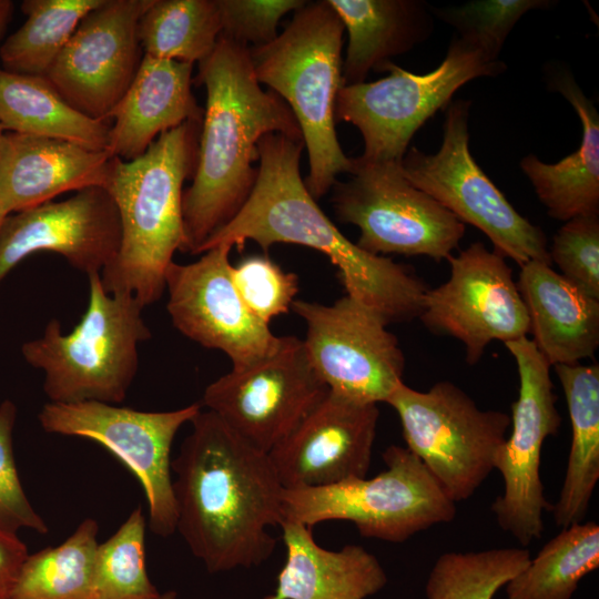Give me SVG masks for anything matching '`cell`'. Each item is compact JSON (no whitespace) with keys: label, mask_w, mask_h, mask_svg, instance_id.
Returning a JSON list of instances; mask_svg holds the SVG:
<instances>
[{"label":"cell","mask_w":599,"mask_h":599,"mask_svg":"<svg viewBox=\"0 0 599 599\" xmlns=\"http://www.w3.org/2000/svg\"><path fill=\"white\" fill-rule=\"evenodd\" d=\"M197 82L206 90L193 182L183 192L184 253L227 224L248 199L257 169L258 141L268 133L302 139L285 101L257 81L250 48L220 35L199 63Z\"/></svg>","instance_id":"3957f363"},{"label":"cell","mask_w":599,"mask_h":599,"mask_svg":"<svg viewBox=\"0 0 599 599\" xmlns=\"http://www.w3.org/2000/svg\"><path fill=\"white\" fill-rule=\"evenodd\" d=\"M519 375V393L511 405V432L499 448L494 469L504 480V491L491 504L498 526L522 547L538 540L545 530L544 512L551 505L544 494L540 460L547 437L561 425L550 364L527 336L505 343Z\"/></svg>","instance_id":"4fadbf2b"},{"label":"cell","mask_w":599,"mask_h":599,"mask_svg":"<svg viewBox=\"0 0 599 599\" xmlns=\"http://www.w3.org/2000/svg\"><path fill=\"white\" fill-rule=\"evenodd\" d=\"M17 406L10 399L0 404V529L17 534L31 529L47 534L49 528L29 501L20 481L13 453Z\"/></svg>","instance_id":"74e56055"},{"label":"cell","mask_w":599,"mask_h":599,"mask_svg":"<svg viewBox=\"0 0 599 599\" xmlns=\"http://www.w3.org/2000/svg\"><path fill=\"white\" fill-rule=\"evenodd\" d=\"M400 420L407 448L415 454L454 501L470 498L494 470L507 438L510 416L483 410L448 380L427 392L402 382L386 400Z\"/></svg>","instance_id":"9c48e42d"},{"label":"cell","mask_w":599,"mask_h":599,"mask_svg":"<svg viewBox=\"0 0 599 599\" xmlns=\"http://www.w3.org/2000/svg\"><path fill=\"white\" fill-rule=\"evenodd\" d=\"M4 131L2 130V128L0 126V141H1V138L3 135Z\"/></svg>","instance_id":"ee69618b"},{"label":"cell","mask_w":599,"mask_h":599,"mask_svg":"<svg viewBox=\"0 0 599 599\" xmlns=\"http://www.w3.org/2000/svg\"><path fill=\"white\" fill-rule=\"evenodd\" d=\"M599 567V525L562 528L505 587L508 599H570L580 580Z\"/></svg>","instance_id":"f546056e"},{"label":"cell","mask_w":599,"mask_h":599,"mask_svg":"<svg viewBox=\"0 0 599 599\" xmlns=\"http://www.w3.org/2000/svg\"><path fill=\"white\" fill-rule=\"evenodd\" d=\"M530 552L521 548H493L445 552L435 561L427 582V599H494L497 591L527 567Z\"/></svg>","instance_id":"d6a6232c"},{"label":"cell","mask_w":599,"mask_h":599,"mask_svg":"<svg viewBox=\"0 0 599 599\" xmlns=\"http://www.w3.org/2000/svg\"><path fill=\"white\" fill-rule=\"evenodd\" d=\"M291 308L305 323L307 356L331 393L386 403L403 382L405 357L376 312L346 294L331 305L295 300Z\"/></svg>","instance_id":"5bb4252c"},{"label":"cell","mask_w":599,"mask_h":599,"mask_svg":"<svg viewBox=\"0 0 599 599\" xmlns=\"http://www.w3.org/2000/svg\"><path fill=\"white\" fill-rule=\"evenodd\" d=\"M302 0H217L222 32L248 48L265 45L278 35L280 20L300 9Z\"/></svg>","instance_id":"f35d334b"},{"label":"cell","mask_w":599,"mask_h":599,"mask_svg":"<svg viewBox=\"0 0 599 599\" xmlns=\"http://www.w3.org/2000/svg\"><path fill=\"white\" fill-rule=\"evenodd\" d=\"M379 409L328 390L270 453L284 489L331 486L364 478L372 463Z\"/></svg>","instance_id":"ffe728a7"},{"label":"cell","mask_w":599,"mask_h":599,"mask_svg":"<svg viewBox=\"0 0 599 599\" xmlns=\"http://www.w3.org/2000/svg\"><path fill=\"white\" fill-rule=\"evenodd\" d=\"M113 156L45 136L4 132L0 141V203L6 215L69 192L105 185Z\"/></svg>","instance_id":"44dd1931"},{"label":"cell","mask_w":599,"mask_h":599,"mask_svg":"<svg viewBox=\"0 0 599 599\" xmlns=\"http://www.w3.org/2000/svg\"><path fill=\"white\" fill-rule=\"evenodd\" d=\"M549 255L562 276L599 298V214L565 222L554 236Z\"/></svg>","instance_id":"d590c367"},{"label":"cell","mask_w":599,"mask_h":599,"mask_svg":"<svg viewBox=\"0 0 599 599\" xmlns=\"http://www.w3.org/2000/svg\"><path fill=\"white\" fill-rule=\"evenodd\" d=\"M219 245L165 273L166 309L173 326L203 347L224 353L232 369L247 368L272 354L281 336L242 301L232 280L230 252Z\"/></svg>","instance_id":"e0dca14e"},{"label":"cell","mask_w":599,"mask_h":599,"mask_svg":"<svg viewBox=\"0 0 599 599\" xmlns=\"http://www.w3.org/2000/svg\"><path fill=\"white\" fill-rule=\"evenodd\" d=\"M0 126L3 131L69 141L106 151L110 124L67 103L45 77L0 67Z\"/></svg>","instance_id":"83f0119b"},{"label":"cell","mask_w":599,"mask_h":599,"mask_svg":"<svg viewBox=\"0 0 599 599\" xmlns=\"http://www.w3.org/2000/svg\"><path fill=\"white\" fill-rule=\"evenodd\" d=\"M158 599H176V592L175 591H166L164 593H161Z\"/></svg>","instance_id":"b9f144b4"},{"label":"cell","mask_w":599,"mask_h":599,"mask_svg":"<svg viewBox=\"0 0 599 599\" xmlns=\"http://www.w3.org/2000/svg\"><path fill=\"white\" fill-rule=\"evenodd\" d=\"M28 555L27 546L17 534L0 529V599H10Z\"/></svg>","instance_id":"ab89813d"},{"label":"cell","mask_w":599,"mask_h":599,"mask_svg":"<svg viewBox=\"0 0 599 599\" xmlns=\"http://www.w3.org/2000/svg\"><path fill=\"white\" fill-rule=\"evenodd\" d=\"M171 463L176 531L211 573L257 567L276 547L272 527L283 521V486L265 454L210 410Z\"/></svg>","instance_id":"6da1fadb"},{"label":"cell","mask_w":599,"mask_h":599,"mask_svg":"<svg viewBox=\"0 0 599 599\" xmlns=\"http://www.w3.org/2000/svg\"><path fill=\"white\" fill-rule=\"evenodd\" d=\"M102 0H24L27 19L0 47L7 71L45 77L81 20Z\"/></svg>","instance_id":"1f68e13d"},{"label":"cell","mask_w":599,"mask_h":599,"mask_svg":"<svg viewBox=\"0 0 599 599\" xmlns=\"http://www.w3.org/2000/svg\"><path fill=\"white\" fill-rule=\"evenodd\" d=\"M348 32L343 84L364 82L389 58L410 50L429 31L426 7L413 0H327Z\"/></svg>","instance_id":"484cf974"},{"label":"cell","mask_w":599,"mask_h":599,"mask_svg":"<svg viewBox=\"0 0 599 599\" xmlns=\"http://www.w3.org/2000/svg\"><path fill=\"white\" fill-rule=\"evenodd\" d=\"M351 177L336 181L332 203L338 221L358 227L357 245L385 256L447 260L465 234V224L413 186L400 163L352 159Z\"/></svg>","instance_id":"8fae6325"},{"label":"cell","mask_w":599,"mask_h":599,"mask_svg":"<svg viewBox=\"0 0 599 599\" xmlns=\"http://www.w3.org/2000/svg\"><path fill=\"white\" fill-rule=\"evenodd\" d=\"M506 65L476 38L456 34L443 62L416 74L393 62L379 71L389 75L374 82L343 85L336 98L335 121L355 125L364 140L358 160L400 163L420 126L444 109L468 81L496 77Z\"/></svg>","instance_id":"52a82bcc"},{"label":"cell","mask_w":599,"mask_h":599,"mask_svg":"<svg viewBox=\"0 0 599 599\" xmlns=\"http://www.w3.org/2000/svg\"><path fill=\"white\" fill-rule=\"evenodd\" d=\"M201 123L162 133L139 158H113L104 189L120 216L121 243L101 273L106 293H130L145 307L165 290V273L185 244L183 183L194 173Z\"/></svg>","instance_id":"277c9868"},{"label":"cell","mask_w":599,"mask_h":599,"mask_svg":"<svg viewBox=\"0 0 599 599\" xmlns=\"http://www.w3.org/2000/svg\"><path fill=\"white\" fill-rule=\"evenodd\" d=\"M13 3L10 0H0V39L12 16Z\"/></svg>","instance_id":"60d3db41"},{"label":"cell","mask_w":599,"mask_h":599,"mask_svg":"<svg viewBox=\"0 0 599 599\" xmlns=\"http://www.w3.org/2000/svg\"><path fill=\"white\" fill-rule=\"evenodd\" d=\"M201 409L199 403L169 412H142L94 400L49 402L38 419L49 434L90 439L118 458L143 488L151 531L167 537L176 531L171 447L180 428Z\"/></svg>","instance_id":"7c38bea8"},{"label":"cell","mask_w":599,"mask_h":599,"mask_svg":"<svg viewBox=\"0 0 599 599\" xmlns=\"http://www.w3.org/2000/svg\"><path fill=\"white\" fill-rule=\"evenodd\" d=\"M89 302L69 333L52 318L41 337L26 342V362L44 374L51 403H122L139 368V345L151 337L144 306L130 293H106L100 273L88 275Z\"/></svg>","instance_id":"8992f818"},{"label":"cell","mask_w":599,"mask_h":599,"mask_svg":"<svg viewBox=\"0 0 599 599\" xmlns=\"http://www.w3.org/2000/svg\"><path fill=\"white\" fill-rule=\"evenodd\" d=\"M145 517L135 508L119 529L99 544L94 564V599H158L160 592L145 565Z\"/></svg>","instance_id":"836d02e7"},{"label":"cell","mask_w":599,"mask_h":599,"mask_svg":"<svg viewBox=\"0 0 599 599\" xmlns=\"http://www.w3.org/2000/svg\"><path fill=\"white\" fill-rule=\"evenodd\" d=\"M280 527L286 560L275 591L264 599H365L386 585L384 568L364 547L329 550L315 541L312 527L295 521Z\"/></svg>","instance_id":"cb8c5ba5"},{"label":"cell","mask_w":599,"mask_h":599,"mask_svg":"<svg viewBox=\"0 0 599 599\" xmlns=\"http://www.w3.org/2000/svg\"><path fill=\"white\" fill-rule=\"evenodd\" d=\"M469 108L466 100L449 105L439 150L434 154L407 150L400 162L403 175L464 224L480 230L504 257L519 266L529 261L551 265L544 231L516 211L474 160Z\"/></svg>","instance_id":"30bf717a"},{"label":"cell","mask_w":599,"mask_h":599,"mask_svg":"<svg viewBox=\"0 0 599 599\" xmlns=\"http://www.w3.org/2000/svg\"><path fill=\"white\" fill-rule=\"evenodd\" d=\"M549 4V1L544 0H477L460 7L437 10V14L451 24L458 34L476 38L499 55L517 21L527 11Z\"/></svg>","instance_id":"8d00e7d4"},{"label":"cell","mask_w":599,"mask_h":599,"mask_svg":"<svg viewBox=\"0 0 599 599\" xmlns=\"http://www.w3.org/2000/svg\"><path fill=\"white\" fill-rule=\"evenodd\" d=\"M505 258L481 242L473 243L447 257L448 280L424 297V325L460 341L470 365L493 341L505 344L529 333L528 313Z\"/></svg>","instance_id":"2e32d148"},{"label":"cell","mask_w":599,"mask_h":599,"mask_svg":"<svg viewBox=\"0 0 599 599\" xmlns=\"http://www.w3.org/2000/svg\"><path fill=\"white\" fill-rule=\"evenodd\" d=\"M221 32L217 0H152L138 26L144 54L191 64L212 53Z\"/></svg>","instance_id":"4dcf8cb0"},{"label":"cell","mask_w":599,"mask_h":599,"mask_svg":"<svg viewBox=\"0 0 599 599\" xmlns=\"http://www.w3.org/2000/svg\"><path fill=\"white\" fill-rule=\"evenodd\" d=\"M193 64L143 54L138 72L110 113L111 156L131 161L164 132L202 123L204 110L192 93Z\"/></svg>","instance_id":"7402d4cb"},{"label":"cell","mask_w":599,"mask_h":599,"mask_svg":"<svg viewBox=\"0 0 599 599\" xmlns=\"http://www.w3.org/2000/svg\"><path fill=\"white\" fill-rule=\"evenodd\" d=\"M552 87L580 119V146L554 164L529 154L520 161V167L548 214L567 222L579 215L599 214V114L571 74H556Z\"/></svg>","instance_id":"d4e9b609"},{"label":"cell","mask_w":599,"mask_h":599,"mask_svg":"<svg viewBox=\"0 0 599 599\" xmlns=\"http://www.w3.org/2000/svg\"><path fill=\"white\" fill-rule=\"evenodd\" d=\"M151 2L102 0L81 20L47 72L54 90L80 113L109 121L142 61L138 26Z\"/></svg>","instance_id":"ac0fdd59"},{"label":"cell","mask_w":599,"mask_h":599,"mask_svg":"<svg viewBox=\"0 0 599 599\" xmlns=\"http://www.w3.org/2000/svg\"><path fill=\"white\" fill-rule=\"evenodd\" d=\"M6 217H7V215L3 212V209H2L1 203H0V227H1V225H2Z\"/></svg>","instance_id":"7bdbcfd3"},{"label":"cell","mask_w":599,"mask_h":599,"mask_svg":"<svg viewBox=\"0 0 599 599\" xmlns=\"http://www.w3.org/2000/svg\"><path fill=\"white\" fill-rule=\"evenodd\" d=\"M537 349L552 366L590 358L599 346V298L551 268L529 261L517 283Z\"/></svg>","instance_id":"603a6c76"},{"label":"cell","mask_w":599,"mask_h":599,"mask_svg":"<svg viewBox=\"0 0 599 599\" xmlns=\"http://www.w3.org/2000/svg\"><path fill=\"white\" fill-rule=\"evenodd\" d=\"M302 139L268 133L258 141L257 177L237 212L197 254L219 245L242 250L246 241L267 251L277 243L311 247L337 267L346 295L387 324L419 317L427 285L405 265L349 241L322 211L301 177Z\"/></svg>","instance_id":"7a4b0ae2"},{"label":"cell","mask_w":599,"mask_h":599,"mask_svg":"<svg viewBox=\"0 0 599 599\" xmlns=\"http://www.w3.org/2000/svg\"><path fill=\"white\" fill-rule=\"evenodd\" d=\"M327 393L303 339L282 336L264 359L231 369L207 385L201 405L251 446L268 454Z\"/></svg>","instance_id":"9a60e30c"},{"label":"cell","mask_w":599,"mask_h":599,"mask_svg":"<svg viewBox=\"0 0 599 599\" xmlns=\"http://www.w3.org/2000/svg\"><path fill=\"white\" fill-rule=\"evenodd\" d=\"M98 531L87 518L59 546L28 555L10 599H94Z\"/></svg>","instance_id":"f1b7e54d"},{"label":"cell","mask_w":599,"mask_h":599,"mask_svg":"<svg viewBox=\"0 0 599 599\" xmlns=\"http://www.w3.org/2000/svg\"><path fill=\"white\" fill-rule=\"evenodd\" d=\"M383 459L386 469L373 478L284 489L283 521L313 527L323 521L345 520L353 522L363 537L404 542L455 518L456 502L407 447L390 445Z\"/></svg>","instance_id":"ba28073f"},{"label":"cell","mask_w":599,"mask_h":599,"mask_svg":"<svg viewBox=\"0 0 599 599\" xmlns=\"http://www.w3.org/2000/svg\"><path fill=\"white\" fill-rule=\"evenodd\" d=\"M233 283L246 307L270 325L290 311L298 293V277L266 255H251L232 265Z\"/></svg>","instance_id":"e575fe53"},{"label":"cell","mask_w":599,"mask_h":599,"mask_svg":"<svg viewBox=\"0 0 599 599\" xmlns=\"http://www.w3.org/2000/svg\"><path fill=\"white\" fill-rule=\"evenodd\" d=\"M571 423V445L558 501L557 526L583 521L599 480V365H556Z\"/></svg>","instance_id":"4316f807"},{"label":"cell","mask_w":599,"mask_h":599,"mask_svg":"<svg viewBox=\"0 0 599 599\" xmlns=\"http://www.w3.org/2000/svg\"><path fill=\"white\" fill-rule=\"evenodd\" d=\"M344 30L327 0L305 2L275 40L250 48L257 81L285 101L298 123L309 164L304 183L315 200L352 170L335 130Z\"/></svg>","instance_id":"5b68a950"},{"label":"cell","mask_w":599,"mask_h":599,"mask_svg":"<svg viewBox=\"0 0 599 599\" xmlns=\"http://www.w3.org/2000/svg\"><path fill=\"white\" fill-rule=\"evenodd\" d=\"M121 243L116 205L103 186L77 191L8 215L0 227V282L26 257L38 252L63 256L78 271L101 273Z\"/></svg>","instance_id":"d6986e66"}]
</instances>
